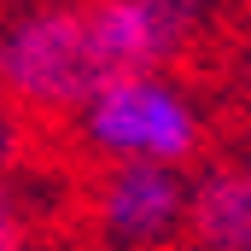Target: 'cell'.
Segmentation results:
<instances>
[{
    "label": "cell",
    "instance_id": "9",
    "mask_svg": "<svg viewBox=\"0 0 251 251\" xmlns=\"http://www.w3.org/2000/svg\"><path fill=\"white\" fill-rule=\"evenodd\" d=\"M240 170H246V181H251V158H246V164H240Z\"/></svg>",
    "mask_w": 251,
    "mask_h": 251
},
{
    "label": "cell",
    "instance_id": "1",
    "mask_svg": "<svg viewBox=\"0 0 251 251\" xmlns=\"http://www.w3.org/2000/svg\"><path fill=\"white\" fill-rule=\"evenodd\" d=\"M117 82L88 6H35L0 35V88L29 111H88Z\"/></svg>",
    "mask_w": 251,
    "mask_h": 251
},
{
    "label": "cell",
    "instance_id": "4",
    "mask_svg": "<svg viewBox=\"0 0 251 251\" xmlns=\"http://www.w3.org/2000/svg\"><path fill=\"white\" fill-rule=\"evenodd\" d=\"M94 216L117 246L152 251L176 228H187V187L170 164H111L94 199Z\"/></svg>",
    "mask_w": 251,
    "mask_h": 251
},
{
    "label": "cell",
    "instance_id": "6",
    "mask_svg": "<svg viewBox=\"0 0 251 251\" xmlns=\"http://www.w3.org/2000/svg\"><path fill=\"white\" fill-rule=\"evenodd\" d=\"M18 152H24V128H18L12 111H0V176L18 164Z\"/></svg>",
    "mask_w": 251,
    "mask_h": 251
},
{
    "label": "cell",
    "instance_id": "2",
    "mask_svg": "<svg viewBox=\"0 0 251 251\" xmlns=\"http://www.w3.org/2000/svg\"><path fill=\"white\" fill-rule=\"evenodd\" d=\"M82 128L100 152L123 158V164H187L199 152V111L181 88H170L164 76H117L94 94V105L82 111Z\"/></svg>",
    "mask_w": 251,
    "mask_h": 251
},
{
    "label": "cell",
    "instance_id": "7",
    "mask_svg": "<svg viewBox=\"0 0 251 251\" xmlns=\"http://www.w3.org/2000/svg\"><path fill=\"white\" fill-rule=\"evenodd\" d=\"M0 251H24V222H18V204L0 193Z\"/></svg>",
    "mask_w": 251,
    "mask_h": 251
},
{
    "label": "cell",
    "instance_id": "8",
    "mask_svg": "<svg viewBox=\"0 0 251 251\" xmlns=\"http://www.w3.org/2000/svg\"><path fill=\"white\" fill-rule=\"evenodd\" d=\"M234 76H240V94H246V105H251V35H246V47H240V64H234Z\"/></svg>",
    "mask_w": 251,
    "mask_h": 251
},
{
    "label": "cell",
    "instance_id": "5",
    "mask_svg": "<svg viewBox=\"0 0 251 251\" xmlns=\"http://www.w3.org/2000/svg\"><path fill=\"white\" fill-rule=\"evenodd\" d=\"M187 228L199 251H251V181L240 164H210L187 187Z\"/></svg>",
    "mask_w": 251,
    "mask_h": 251
},
{
    "label": "cell",
    "instance_id": "3",
    "mask_svg": "<svg viewBox=\"0 0 251 251\" xmlns=\"http://www.w3.org/2000/svg\"><path fill=\"white\" fill-rule=\"evenodd\" d=\"M210 0H94V29L117 76H158L187 53Z\"/></svg>",
    "mask_w": 251,
    "mask_h": 251
}]
</instances>
